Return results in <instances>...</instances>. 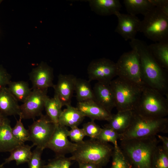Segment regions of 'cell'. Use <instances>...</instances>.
Wrapping results in <instances>:
<instances>
[{"mask_svg":"<svg viewBox=\"0 0 168 168\" xmlns=\"http://www.w3.org/2000/svg\"><path fill=\"white\" fill-rule=\"evenodd\" d=\"M129 44L138 54L145 86L158 91L168 98V70L159 64L145 42L135 38Z\"/></svg>","mask_w":168,"mask_h":168,"instance_id":"6da1fadb","label":"cell"},{"mask_svg":"<svg viewBox=\"0 0 168 168\" xmlns=\"http://www.w3.org/2000/svg\"><path fill=\"white\" fill-rule=\"evenodd\" d=\"M160 142L154 136L120 141L119 147L133 168H151L152 155Z\"/></svg>","mask_w":168,"mask_h":168,"instance_id":"7a4b0ae2","label":"cell"},{"mask_svg":"<svg viewBox=\"0 0 168 168\" xmlns=\"http://www.w3.org/2000/svg\"><path fill=\"white\" fill-rule=\"evenodd\" d=\"M77 144L76 149L69 157L70 160L75 161L78 164H92L99 168H103L107 164L114 150V146L108 143L97 139L83 140Z\"/></svg>","mask_w":168,"mask_h":168,"instance_id":"3957f363","label":"cell"},{"mask_svg":"<svg viewBox=\"0 0 168 168\" xmlns=\"http://www.w3.org/2000/svg\"><path fill=\"white\" fill-rule=\"evenodd\" d=\"M168 133L167 118L146 117L140 115L134 112L130 126L124 133L119 135V140L122 141L145 138L156 136L160 133Z\"/></svg>","mask_w":168,"mask_h":168,"instance_id":"277c9868","label":"cell"},{"mask_svg":"<svg viewBox=\"0 0 168 168\" xmlns=\"http://www.w3.org/2000/svg\"><path fill=\"white\" fill-rule=\"evenodd\" d=\"M133 111L146 117H166L168 114V98L158 91L145 86Z\"/></svg>","mask_w":168,"mask_h":168,"instance_id":"5b68a950","label":"cell"},{"mask_svg":"<svg viewBox=\"0 0 168 168\" xmlns=\"http://www.w3.org/2000/svg\"><path fill=\"white\" fill-rule=\"evenodd\" d=\"M114 95L117 111H133L140 98L143 87L118 77L110 83Z\"/></svg>","mask_w":168,"mask_h":168,"instance_id":"8992f818","label":"cell"},{"mask_svg":"<svg viewBox=\"0 0 168 168\" xmlns=\"http://www.w3.org/2000/svg\"><path fill=\"white\" fill-rule=\"evenodd\" d=\"M143 16L139 31L155 42L168 41V16L156 7Z\"/></svg>","mask_w":168,"mask_h":168,"instance_id":"52a82bcc","label":"cell"},{"mask_svg":"<svg viewBox=\"0 0 168 168\" xmlns=\"http://www.w3.org/2000/svg\"><path fill=\"white\" fill-rule=\"evenodd\" d=\"M116 63L118 77L139 86H145L142 78L139 57L135 50L132 49L124 53Z\"/></svg>","mask_w":168,"mask_h":168,"instance_id":"ba28073f","label":"cell"},{"mask_svg":"<svg viewBox=\"0 0 168 168\" xmlns=\"http://www.w3.org/2000/svg\"><path fill=\"white\" fill-rule=\"evenodd\" d=\"M47 115L42 114L40 118L34 121L29 127V141H31L34 147L46 148L54 130L56 125Z\"/></svg>","mask_w":168,"mask_h":168,"instance_id":"9c48e42d","label":"cell"},{"mask_svg":"<svg viewBox=\"0 0 168 168\" xmlns=\"http://www.w3.org/2000/svg\"><path fill=\"white\" fill-rule=\"evenodd\" d=\"M89 81L110 84L117 76L116 63L110 59L102 58L94 60L89 64L87 69Z\"/></svg>","mask_w":168,"mask_h":168,"instance_id":"30bf717a","label":"cell"},{"mask_svg":"<svg viewBox=\"0 0 168 168\" xmlns=\"http://www.w3.org/2000/svg\"><path fill=\"white\" fill-rule=\"evenodd\" d=\"M46 91L33 89L30 95L20 105L22 119H34L40 116L44 109L45 101L48 97Z\"/></svg>","mask_w":168,"mask_h":168,"instance_id":"8fae6325","label":"cell"},{"mask_svg":"<svg viewBox=\"0 0 168 168\" xmlns=\"http://www.w3.org/2000/svg\"><path fill=\"white\" fill-rule=\"evenodd\" d=\"M68 130L66 127L58 124L56 125L54 132L46 147L55 153V157L65 156L66 154L72 153L76 149L77 144L68 139Z\"/></svg>","mask_w":168,"mask_h":168,"instance_id":"7c38bea8","label":"cell"},{"mask_svg":"<svg viewBox=\"0 0 168 168\" xmlns=\"http://www.w3.org/2000/svg\"><path fill=\"white\" fill-rule=\"evenodd\" d=\"M29 76L33 89L47 91L54 86L53 69L45 63L42 62L33 68Z\"/></svg>","mask_w":168,"mask_h":168,"instance_id":"4fadbf2b","label":"cell"},{"mask_svg":"<svg viewBox=\"0 0 168 168\" xmlns=\"http://www.w3.org/2000/svg\"><path fill=\"white\" fill-rule=\"evenodd\" d=\"M118 19V24L115 32L120 35L125 40L135 38L139 31L141 21L136 16L116 12L114 14Z\"/></svg>","mask_w":168,"mask_h":168,"instance_id":"5bb4252c","label":"cell"},{"mask_svg":"<svg viewBox=\"0 0 168 168\" xmlns=\"http://www.w3.org/2000/svg\"><path fill=\"white\" fill-rule=\"evenodd\" d=\"M76 79L72 75L60 74L57 83L54 85V96L58 98L63 106L71 105Z\"/></svg>","mask_w":168,"mask_h":168,"instance_id":"9a60e30c","label":"cell"},{"mask_svg":"<svg viewBox=\"0 0 168 168\" xmlns=\"http://www.w3.org/2000/svg\"><path fill=\"white\" fill-rule=\"evenodd\" d=\"M94 100L111 113L116 107L115 97L110 84L97 82L92 88Z\"/></svg>","mask_w":168,"mask_h":168,"instance_id":"2e32d148","label":"cell"},{"mask_svg":"<svg viewBox=\"0 0 168 168\" xmlns=\"http://www.w3.org/2000/svg\"><path fill=\"white\" fill-rule=\"evenodd\" d=\"M76 107L85 117L92 120L108 121L112 114L93 100L82 102H77Z\"/></svg>","mask_w":168,"mask_h":168,"instance_id":"e0dca14e","label":"cell"},{"mask_svg":"<svg viewBox=\"0 0 168 168\" xmlns=\"http://www.w3.org/2000/svg\"><path fill=\"white\" fill-rule=\"evenodd\" d=\"M0 113L6 117L21 114L18 101L7 87L0 90Z\"/></svg>","mask_w":168,"mask_h":168,"instance_id":"ac0fdd59","label":"cell"},{"mask_svg":"<svg viewBox=\"0 0 168 168\" xmlns=\"http://www.w3.org/2000/svg\"><path fill=\"white\" fill-rule=\"evenodd\" d=\"M134 112L131 110L118 111L113 114L104 126L109 127L119 134L124 133L130 126L133 117Z\"/></svg>","mask_w":168,"mask_h":168,"instance_id":"d6986e66","label":"cell"},{"mask_svg":"<svg viewBox=\"0 0 168 168\" xmlns=\"http://www.w3.org/2000/svg\"><path fill=\"white\" fill-rule=\"evenodd\" d=\"M66 106L61 113L58 124L71 128L78 127L85 117L76 107H73L71 105Z\"/></svg>","mask_w":168,"mask_h":168,"instance_id":"ffe728a7","label":"cell"},{"mask_svg":"<svg viewBox=\"0 0 168 168\" xmlns=\"http://www.w3.org/2000/svg\"><path fill=\"white\" fill-rule=\"evenodd\" d=\"M12 129L10 121L7 118L0 127V152H10L21 145L14 138Z\"/></svg>","mask_w":168,"mask_h":168,"instance_id":"44dd1931","label":"cell"},{"mask_svg":"<svg viewBox=\"0 0 168 168\" xmlns=\"http://www.w3.org/2000/svg\"><path fill=\"white\" fill-rule=\"evenodd\" d=\"M88 2L92 10L102 16L114 15L116 12H119L122 7L119 0H91Z\"/></svg>","mask_w":168,"mask_h":168,"instance_id":"7402d4cb","label":"cell"},{"mask_svg":"<svg viewBox=\"0 0 168 168\" xmlns=\"http://www.w3.org/2000/svg\"><path fill=\"white\" fill-rule=\"evenodd\" d=\"M33 147L32 145L25 144L17 147L10 152L9 156L5 159L2 164L4 165L13 161H15L17 165L28 163L32 155L31 149Z\"/></svg>","mask_w":168,"mask_h":168,"instance_id":"603a6c76","label":"cell"},{"mask_svg":"<svg viewBox=\"0 0 168 168\" xmlns=\"http://www.w3.org/2000/svg\"><path fill=\"white\" fill-rule=\"evenodd\" d=\"M154 58L163 68L168 70V41L155 42L148 45Z\"/></svg>","mask_w":168,"mask_h":168,"instance_id":"cb8c5ba5","label":"cell"},{"mask_svg":"<svg viewBox=\"0 0 168 168\" xmlns=\"http://www.w3.org/2000/svg\"><path fill=\"white\" fill-rule=\"evenodd\" d=\"M74 91L78 102L94 100L93 89L89 80L77 78Z\"/></svg>","mask_w":168,"mask_h":168,"instance_id":"d4e9b609","label":"cell"},{"mask_svg":"<svg viewBox=\"0 0 168 168\" xmlns=\"http://www.w3.org/2000/svg\"><path fill=\"white\" fill-rule=\"evenodd\" d=\"M123 3L128 14L144 15L154 7L149 0H124Z\"/></svg>","mask_w":168,"mask_h":168,"instance_id":"484cf974","label":"cell"},{"mask_svg":"<svg viewBox=\"0 0 168 168\" xmlns=\"http://www.w3.org/2000/svg\"><path fill=\"white\" fill-rule=\"evenodd\" d=\"M7 87L18 101L22 103L29 96L32 91L28 83L23 81H11Z\"/></svg>","mask_w":168,"mask_h":168,"instance_id":"4316f807","label":"cell"},{"mask_svg":"<svg viewBox=\"0 0 168 168\" xmlns=\"http://www.w3.org/2000/svg\"><path fill=\"white\" fill-rule=\"evenodd\" d=\"M63 105L58 98L54 96L53 97L48 96L44 104V109L47 115L55 124H58L59 116L62 111Z\"/></svg>","mask_w":168,"mask_h":168,"instance_id":"83f0119b","label":"cell"},{"mask_svg":"<svg viewBox=\"0 0 168 168\" xmlns=\"http://www.w3.org/2000/svg\"><path fill=\"white\" fill-rule=\"evenodd\" d=\"M151 168H168V153L161 145H158L153 152Z\"/></svg>","mask_w":168,"mask_h":168,"instance_id":"f1b7e54d","label":"cell"},{"mask_svg":"<svg viewBox=\"0 0 168 168\" xmlns=\"http://www.w3.org/2000/svg\"><path fill=\"white\" fill-rule=\"evenodd\" d=\"M112 161L110 168H133L119 146L114 147L112 155Z\"/></svg>","mask_w":168,"mask_h":168,"instance_id":"f546056e","label":"cell"},{"mask_svg":"<svg viewBox=\"0 0 168 168\" xmlns=\"http://www.w3.org/2000/svg\"><path fill=\"white\" fill-rule=\"evenodd\" d=\"M22 119L19 118L14 127L12 128V133L15 139L20 144H24L25 142L29 141V131L24 127L22 122Z\"/></svg>","mask_w":168,"mask_h":168,"instance_id":"4dcf8cb0","label":"cell"},{"mask_svg":"<svg viewBox=\"0 0 168 168\" xmlns=\"http://www.w3.org/2000/svg\"><path fill=\"white\" fill-rule=\"evenodd\" d=\"M119 135L112 128L104 126L101 128L97 139L105 142H110L115 147L119 145L117 141L119 138Z\"/></svg>","mask_w":168,"mask_h":168,"instance_id":"1f68e13d","label":"cell"},{"mask_svg":"<svg viewBox=\"0 0 168 168\" xmlns=\"http://www.w3.org/2000/svg\"><path fill=\"white\" fill-rule=\"evenodd\" d=\"M82 128L86 136L89 137L90 139H97L102 128L95 123L94 120H91L84 124Z\"/></svg>","mask_w":168,"mask_h":168,"instance_id":"d6a6232c","label":"cell"},{"mask_svg":"<svg viewBox=\"0 0 168 168\" xmlns=\"http://www.w3.org/2000/svg\"><path fill=\"white\" fill-rule=\"evenodd\" d=\"M43 151L41 148L36 147L32 152L31 157L28 162L29 168H43L45 165L41 158Z\"/></svg>","mask_w":168,"mask_h":168,"instance_id":"836d02e7","label":"cell"},{"mask_svg":"<svg viewBox=\"0 0 168 168\" xmlns=\"http://www.w3.org/2000/svg\"><path fill=\"white\" fill-rule=\"evenodd\" d=\"M68 137H69L71 141L76 143L82 142L84 138L86 136L82 128H79L78 127L71 128L67 131Z\"/></svg>","mask_w":168,"mask_h":168,"instance_id":"e575fe53","label":"cell"},{"mask_svg":"<svg viewBox=\"0 0 168 168\" xmlns=\"http://www.w3.org/2000/svg\"><path fill=\"white\" fill-rule=\"evenodd\" d=\"M11 76L6 70L0 65V90L7 87L11 81Z\"/></svg>","mask_w":168,"mask_h":168,"instance_id":"d590c367","label":"cell"},{"mask_svg":"<svg viewBox=\"0 0 168 168\" xmlns=\"http://www.w3.org/2000/svg\"><path fill=\"white\" fill-rule=\"evenodd\" d=\"M154 7L160 9L163 13L168 16V0H149Z\"/></svg>","mask_w":168,"mask_h":168,"instance_id":"8d00e7d4","label":"cell"},{"mask_svg":"<svg viewBox=\"0 0 168 168\" xmlns=\"http://www.w3.org/2000/svg\"><path fill=\"white\" fill-rule=\"evenodd\" d=\"M43 168H61L59 157H55L54 159L50 160Z\"/></svg>","mask_w":168,"mask_h":168,"instance_id":"74e56055","label":"cell"},{"mask_svg":"<svg viewBox=\"0 0 168 168\" xmlns=\"http://www.w3.org/2000/svg\"><path fill=\"white\" fill-rule=\"evenodd\" d=\"M58 157L59 158L61 168H70L71 164V161L69 157H66L65 156Z\"/></svg>","mask_w":168,"mask_h":168,"instance_id":"f35d334b","label":"cell"},{"mask_svg":"<svg viewBox=\"0 0 168 168\" xmlns=\"http://www.w3.org/2000/svg\"><path fill=\"white\" fill-rule=\"evenodd\" d=\"M156 136L160 141L162 142V145L161 146L163 149L166 152L168 153V137L159 134H157Z\"/></svg>","mask_w":168,"mask_h":168,"instance_id":"ab89813d","label":"cell"},{"mask_svg":"<svg viewBox=\"0 0 168 168\" xmlns=\"http://www.w3.org/2000/svg\"><path fill=\"white\" fill-rule=\"evenodd\" d=\"M79 168H99L96 165L89 163H82L78 164Z\"/></svg>","mask_w":168,"mask_h":168,"instance_id":"60d3db41","label":"cell"},{"mask_svg":"<svg viewBox=\"0 0 168 168\" xmlns=\"http://www.w3.org/2000/svg\"><path fill=\"white\" fill-rule=\"evenodd\" d=\"M7 118V117L5 116L0 113V127L2 125Z\"/></svg>","mask_w":168,"mask_h":168,"instance_id":"b9f144b4","label":"cell"},{"mask_svg":"<svg viewBox=\"0 0 168 168\" xmlns=\"http://www.w3.org/2000/svg\"><path fill=\"white\" fill-rule=\"evenodd\" d=\"M0 168H4V165H3L2 164H0Z\"/></svg>","mask_w":168,"mask_h":168,"instance_id":"7bdbcfd3","label":"cell"},{"mask_svg":"<svg viewBox=\"0 0 168 168\" xmlns=\"http://www.w3.org/2000/svg\"><path fill=\"white\" fill-rule=\"evenodd\" d=\"M1 2V1H0V2Z\"/></svg>","mask_w":168,"mask_h":168,"instance_id":"ee69618b","label":"cell"}]
</instances>
